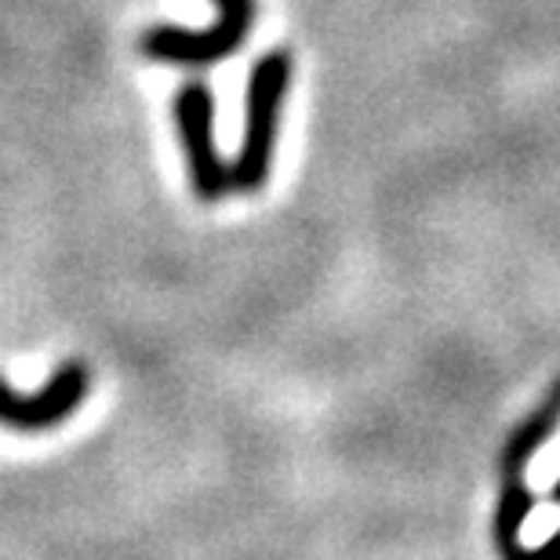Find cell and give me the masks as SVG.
Wrapping results in <instances>:
<instances>
[{"label": "cell", "mask_w": 560, "mask_h": 560, "mask_svg": "<svg viewBox=\"0 0 560 560\" xmlns=\"http://www.w3.org/2000/svg\"><path fill=\"white\" fill-rule=\"evenodd\" d=\"M175 125L183 139L194 194L200 200H219L230 189V167L222 164L215 145V103L205 84H186L175 95Z\"/></svg>", "instance_id": "obj_4"}, {"label": "cell", "mask_w": 560, "mask_h": 560, "mask_svg": "<svg viewBox=\"0 0 560 560\" xmlns=\"http://www.w3.org/2000/svg\"><path fill=\"white\" fill-rule=\"evenodd\" d=\"M291 77L288 51H270L255 62L252 81H248V106H244V142L237 161L230 167V186H237L241 194L259 189L270 178L273 167V145L280 131V106H284Z\"/></svg>", "instance_id": "obj_1"}, {"label": "cell", "mask_w": 560, "mask_h": 560, "mask_svg": "<svg viewBox=\"0 0 560 560\" xmlns=\"http://www.w3.org/2000/svg\"><path fill=\"white\" fill-rule=\"evenodd\" d=\"M215 8H219V26L208 30L156 26L142 37V51L161 62H178V66H208L226 59L248 37L255 19V0H215Z\"/></svg>", "instance_id": "obj_2"}, {"label": "cell", "mask_w": 560, "mask_h": 560, "mask_svg": "<svg viewBox=\"0 0 560 560\" xmlns=\"http://www.w3.org/2000/svg\"><path fill=\"white\" fill-rule=\"evenodd\" d=\"M92 375L81 361H66L51 372L37 394H19L0 378V425L11 433H44L70 422L84 405Z\"/></svg>", "instance_id": "obj_3"}]
</instances>
